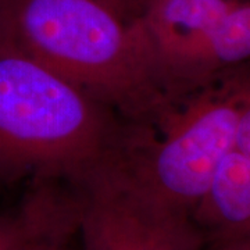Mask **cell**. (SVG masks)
<instances>
[{"mask_svg": "<svg viewBox=\"0 0 250 250\" xmlns=\"http://www.w3.org/2000/svg\"><path fill=\"white\" fill-rule=\"evenodd\" d=\"M0 47L45 65L128 124L154 128L181 100L142 18L99 0H0Z\"/></svg>", "mask_w": 250, "mask_h": 250, "instance_id": "1", "label": "cell"}, {"mask_svg": "<svg viewBox=\"0 0 250 250\" xmlns=\"http://www.w3.org/2000/svg\"><path fill=\"white\" fill-rule=\"evenodd\" d=\"M132 128L45 65L0 47V184H72L121 152Z\"/></svg>", "mask_w": 250, "mask_h": 250, "instance_id": "2", "label": "cell"}, {"mask_svg": "<svg viewBox=\"0 0 250 250\" xmlns=\"http://www.w3.org/2000/svg\"><path fill=\"white\" fill-rule=\"evenodd\" d=\"M248 110L250 81L242 65L181 99L154 128L135 125L123 160L150 193L192 213Z\"/></svg>", "mask_w": 250, "mask_h": 250, "instance_id": "3", "label": "cell"}, {"mask_svg": "<svg viewBox=\"0 0 250 250\" xmlns=\"http://www.w3.org/2000/svg\"><path fill=\"white\" fill-rule=\"evenodd\" d=\"M123 150L70 184L83 250H202L206 238L190 213L141 185Z\"/></svg>", "mask_w": 250, "mask_h": 250, "instance_id": "4", "label": "cell"}, {"mask_svg": "<svg viewBox=\"0 0 250 250\" xmlns=\"http://www.w3.org/2000/svg\"><path fill=\"white\" fill-rule=\"evenodd\" d=\"M139 17L178 99L249 60L246 0H145Z\"/></svg>", "mask_w": 250, "mask_h": 250, "instance_id": "5", "label": "cell"}, {"mask_svg": "<svg viewBox=\"0 0 250 250\" xmlns=\"http://www.w3.org/2000/svg\"><path fill=\"white\" fill-rule=\"evenodd\" d=\"M190 217L206 243L250 238V152L231 147L213 172Z\"/></svg>", "mask_w": 250, "mask_h": 250, "instance_id": "6", "label": "cell"}, {"mask_svg": "<svg viewBox=\"0 0 250 250\" xmlns=\"http://www.w3.org/2000/svg\"><path fill=\"white\" fill-rule=\"evenodd\" d=\"M34 181L13 211L0 214V250H32L54 238L78 232V203L71 185Z\"/></svg>", "mask_w": 250, "mask_h": 250, "instance_id": "7", "label": "cell"}, {"mask_svg": "<svg viewBox=\"0 0 250 250\" xmlns=\"http://www.w3.org/2000/svg\"><path fill=\"white\" fill-rule=\"evenodd\" d=\"M72 236H62V238H54L50 241H46L41 245H38L32 250H70L68 249V242L71 241Z\"/></svg>", "mask_w": 250, "mask_h": 250, "instance_id": "8", "label": "cell"}, {"mask_svg": "<svg viewBox=\"0 0 250 250\" xmlns=\"http://www.w3.org/2000/svg\"><path fill=\"white\" fill-rule=\"evenodd\" d=\"M213 250H250V238L213 245Z\"/></svg>", "mask_w": 250, "mask_h": 250, "instance_id": "9", "label": "cell"}, {"mask_svg": "<svg viewBox=\"0 0 250 250\" xmlns=\"http://www.w3.org/2000/svg\"><path fill=\"white\" fill-rule=\"evenodd\" d=\"M99 1L106 4L113 11H116L117 14L126 17V0H99Z\"/></svg>", "mask_w": 250, "mask_h": 250, "instance_id": "10", "label": "cell"}, {"mask_svg": "<svg viewBox=\"0 0 250 250\" xmlns=\"http://www.w3.org/2000/svg\"><path fill=\"white\" fill-rule=\"evenodd\" d=\"M142 1H145V0H142Z\"/></svg>", "mask_w": 250, "mask_h": 250, "instance_id": "11", "label": "cell"}]
</instances>
